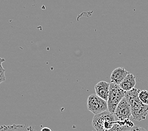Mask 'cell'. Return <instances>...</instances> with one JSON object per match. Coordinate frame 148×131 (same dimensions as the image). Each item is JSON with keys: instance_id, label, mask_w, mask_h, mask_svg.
Here are the masks:
<instances>
[{"instance_id": "1", "label": "cell", "mask_w": 148, "mask_h": 131, "mask_svg": "<svg viewBox=\"0 0 148 131\" xmlns=\"http://www.w3.org/2000/svg\"><path fill=\"white\" fill-rule=\"evenodd\" d=\"M139 90L134 88L125 92V96L130 105L132 117L137 121L145 120L148 114V105L144 104L140 100L139 98Z\"/></svg>"}, {"instance_id": "2", "label": "cell", "mask_w": 148, "mask_h": 131, "mask_svg": "<svg viewBox=\"0 0 148 131\" xmlns=\"http://www.w3.org/2000/svg\"><path fill=\"white\" fill-rule=\"evenodd\" d=\"M116 122L114 114L106 110L95 115L92 121V126L96 131H107L112 128Z\"/></svg>"}, {"instance_id": "3", "label": "cell", "mask_w": 148, "mask_h": 131, "mask_svg": "<svg viewBox=\"0 0 148 131\" xmlns=\"http://www.w3.org/2000/svg\"><path fill=\"white\" fill-rule=\"evenodd\" d=\"M125 96V92L120 88V85L111 83L108 98L107 100L108 110L114 114L116 107Z\"/></svg>"}, {"instance_id": "4", "label": "cell", "mask_w": 148, "mask_h": 131, "mask_svg": "<svg viewBox=\"0 0 148 131\" xmlns=\"http://www.w3.org/2000/svg\"><path fill=\"white\" fill-rule=\"evenodd\" d=\"M87 107L90 112L95 115L108 110L107 101L100 98L96 94H91L89 96Z\"/></svg>"}, {"instance_id": "5", "label": "cell", "mask_w": 148, "mask_h": 131, "mask_svg": "<svg viewBox=\"0 0 148 131\" xmlns=\"http://www.w3.org/2000/svg\"><path fill=\"white\" fill-rule=\"evenodd\" d=\"M114 115L120 120H125L130 119L132 116L130 105L125 97L120 101L115 110Z\"/></svg>"}, {"instance_id": "6", "label": "cell", "mask_w": 148, "mask_h": 131, "mask_svg": "<svg viewBox=\"0 0 148 131\" xmlns=\"http://www.w3.org/2000/svg\"><path fill=\"white\" fill-rule=\"evenodd\" d=\"M110 86V83L105 81H101L97 83L95 87L96 94L100 98L107 101L109 96Z\"/></svg>"}, {"instance_id": "7", "label": "cell", "mask_w": 148, "mask_h": 131, "mask_svg": "<svg viewBox=\"0 0 148 131\" xmlns=\"http://www.w3.org/2000/svg\"><path fill=\"white\" fill-rule=\"evenodd\" d=\"M129 72L123 68H117L113 71L110 76L111 81L113 83L120 85L125 77L129 75Z\"/></svg>"}, {"instance_id": "8", "label": "cell", "mask_w": 148, "mask_h": 131, "mask_svg": "<svg viewBox=\"0 0 148 131\" xmlns=\"http://www.w3.org/2000/svg\"><path fill=\"white\" fill-rule=\"evenodd\" d=\"M134 124L130 119L116 121L112 129L107 131H132Z\"/></svg>"}, {"instance_id": "9", "label": "cell", "mask_w": 148, "mask_h": 131, "mask_svg": "<svg viewBox=\"0 0 148 131\" xmlns=\"http://www.w3.org/2000/svg\"><path fill=\"white\" fill-rule=\"evenodd\" d=\"M136 85V77L134 76L132 74L129 73V75L125 77V78L122 81V82L119 85L123 91H125V92H127L134 88Z\"/></svg>"}, {"instance_id": "10", "label": "cell", "mask_w": 148, "mask_h": 131, "mask_svg": "<svg viewBox=\"0 0 148 131\" xmlns=\"http://www.w3.org/2000/svg\"><path fill=\"white\" fill-rule=\"evenodd\" d=\"M34 130L32 126L27 124H13L0 127V131H34Z\"/></svg>"}, {"instance_id": "11", "label": "cell", "mask_w": 148, "mask_h": 131, "mask_svg": "<svg viewBox=\"0 0 148 131\" xmlns=\"http://www.w3.org/2000/svg\"><path fill=\"white\" fill-rule=\"evenodd\" d=\"M5 62V59L4 58H0V85L1 83L6 81L5 71L6 70L3 67V63Z\"/></svg>"}, {"instance_id": "12", "label": "cell", "mask_w": 148, "mask_h": 131, "mask_svg": "<svg viewBox=\"0 0 148 131\" xmlns=\"http://www.w3.org/2000/svg\"><path fill=\"white\" fill-rule=\"evenodd\" d=\"M139 98L144 104L148 105V91L140 90L139 93Z\"/></svg>"}, {"instance_id": "13", "label": "cell", "mask_w": 148, "mask_h": 131, "mask_svg": "<svg viewBox=\"0 0 148 131\" xmlns=\"http://www.w3.org/2000/svg\"><path fill=\"white\" fill-rule=\"evenodd\" d=\"M132 131H147L143 127H138V126H134L132 129Z\"/></svg>"}, {"instance_id": "14", "label": "cell", "mask_w": 148, "mask_h": 131, "mask_svg": "<svg viewBox=\"0 0 148 131\" xmlns=\"http://www.w3.org/2000/svg\"><path fill=\"white\" fill-rule=\"evenodd\" d=\"M41 131H52V130L51 129L48 128V127H44V128L41 129Z\"/></svg>"}, {"instance_id": "15", "label": "cell", "mask_w": 148, "mask_h": 131, "mask_svg": "<svg viewBox=\"0 0 148 131\" xmlns=\"http://www.w3.org/2000/svg\"><path fill=\"white\" fill-rule=\"evenodd\" d=\"M34 131H36V130H34Z\"/></svg>"}]
</instances>
